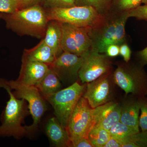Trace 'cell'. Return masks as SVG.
Returning a JSON list of instances; mask_svg holds the SVG:
<instances>
[{
	"label": "cell",
	"mask_w": 147,
	"mask_h": 147,
	"mask_svg": "<svg viewBox=\"0 0 147 147\" xmlns=\"http://www.w3.org/2000/svg\"><path fill=\"white\" fill-rule=\"evenodd\" d=\"M49 21L47 13L37 5L18 9L7 18L9 27L15 31L38 38L45 35Z\"/></svg>",
	"instance_id": "cell-1"
},
{
	"label": "cell",
	"mask_w": 147,
	"mask_h": 147,
	"mask_svg": "<svg viewBox=\"0 0 147 147\" xmlns=\"http://www.w3.org/2000/svg\"><path fill=\"white\" fill-rule=\"evenodd\" d=\"M47 14L49 21L92 29L100 26L104 21L102 14L90 6L52 7Z\"/></svg>",
	"instance_id": "cell-2"
},
{
	"label": "cell",
	"mask_w": 147,
	"mask_h": 147,
	"mask_svg": "<svg viewBox=\"0 0 147 147\" xmlns=\"http://www.w3.org/2000/svg\"><path fill=\"white\" fill-rule=\"evenodd\" d=\"M86 86V84L81 85L76 82L45 99L54 108L56 118L65 128L74 108L85 92Z\"/></svg>",
	"instance_id": "cell-3"
},
{
	"label": "cell",
	"mask_w": 147,
	"mask_h": 147,
	"mask_svg": "<svg viewBox=\"0 0 147 147\" xmlns=\"http://www.w3.org/2000/svg\"><path fill=\"white\" fill-rule=\"evenodd\" d=\"M4 87H7L11 90H14L13 93L16 97L24 99L28 102L33 122L31 125L25 127L28 133L35 131L46 110L44 98L35 86L24 85L16 80L8 82L0 79V88Z\"/></svg>",
	"instance_id": "cell-4"
},
{
	"label": "cell",
	"mask_w": 147,
	"mask_h": 147,
	"mask_svg": "<svg viewBox=\"0 0 147 147\" xmlns=\"http://www.w3.org/2000/svg\"><path fill=\"white\" fill-rule=\"evenodd\" d=\"M9 95L0 126V136H12L19 139L28 133L21 125L26 114L25 100L17 98L7 87H4Z\"/></svg>",
	"instance_id": "cell-5"
},
{
	"label": "cell",
	"mask_w": 147,
	"mask_h": 147,
	"mask_svg": "<svg viewBox=\"0 0 147 147\" xmlns=\"http://www.w3.org/2000/svg\"><path fill=\"white\" fill-rule=\"evenodd\" d=\"M93 109L85 98L82 96L79 99L66 128L72 147L80 140L88 138L90 131L95 125Z\"/></svg>",
	"instance_id": "cell-6"
},
{
	"label": "cell",
	"mask_w": 147,
	"mask_h": 147,
	"mask_svg": "<svg viewBox=\"0 0 147 147\" xmlns=\"http://www.w3.org/2000/svg\"><path fill=\"white\" fill-rule=\"evenodd\" d=\"M61 24L62 51L79 56L87 55L92 48L93 42L90 36L92 29L66 23Z\"/></svg>",
	"instance_id": "cell-7"
},
{
	"label": "cell",
	"mask_w": 147,
	"mask_h": 147,
	"mask_svg": "<svg viewBox=\"0 0 147 147\" xmlns=\"http://www.w3.org/2000/svg\"><path fill=\"white\" fill-rule=\"evenodd\" d=\"M115 84L126 94H146L147 93V78L141 69L127 64L118 65L113 74Z\"/></svg>",
	"instance_id": "cell-8"
},
{
	"label": "cell",
	"mask_w": 147,
	"mask_h": 147,
	"mask_svg": "<svg viewBox=\"0 0 147 147\" xmlns=\"http://www.w3.org/2000/svg\"><path fill=\"white\" fill-rule=\"evenodd\" d=\"M128 18V11H124L105 25L93 43L92 50L100 53H105L109 45L116 44L120 46L124 43L125 24Z\"/></svg>",
	"instance_id": "cell-9"
},
{
	"label": "cell",
	"mask_w": 147,
	"mask_h": 147,
	"mask_svg": "<svg viewBox=\"0 0 147 147\" xmlns=\"http://www.w3.org/2000/svg\"><path fill=\"white\" fill-rule=\"evenodd\" d=\"M111 68L108 56L92 49L85 56L78 76L82 83L87 84L109 73Z\"/></svg>",
	"instance_id": "cell-10"
},
{
	"label": "cell",
	"mask_w": 147,
	"mask_h": 147,
	"mask_svg": "<svg viewBox=\"0 0 147 147\" xmlns=\"http://www.w3.org/2000/svg\"><path fill=\"white\" fill-rule=\"evenodd\" d=\"M110 73L86 84V88L83 96L86 99L92 108L111 101L112 87Z\"/></svg>",
	"instance_id": "cell-11"
},
{
	"label": "cell",
	"mask_w": 147,
	"mask_h": 147,
	"mask_svg": "<svg viewBox=\"0 0 147 147\" xmlns=\"http://www.w3.org/2000/svg\"><path fill=\"white\" fill-rule=\"evenodd\" d=\"M86 55L79 56L63 52L58 56L50 66L57 72L60 79L76 78L79 76V71Z\"/></svg>",
	"instance_id": "cell-12"
},
{
	"label": "cell",
	"mask_w": 147,
	"mask_h": 147,
	"mask_svg": "<svg viewBox=\"0 0 147 147\" xmlns=\"http://www.w3.org/2000/svg\"><path fill=\"white\" fill-rule=\"evenodd\" d=\"M121 106L115 101L109 102L93 109L95 124L109 131L112 127L120 121Z\"/></svg>",
	"instance_id": "cell-13"
},
{
	"label": "cell",
	"mask_w": 147,
	"mask_h": 147,
	"mask_svg": "<svg viewBox=\"0 0 147 147\" xmlns=\"http://www.w3.org/2000/svg\"><path fill=\"white\" fill-rule=\"evenodd\" d=\"M49 69L50 66L46 64L22 59L20 75L16 81L24 85L35 86Z\"/></svg>",
	"instance_id": "cell-14"
},
{
	"label": "cell",
	"mask_w": 147,
	"mask_h": 147,
	"mask_svg": "<svg viewBox=\"0 0 147 147\" xmlns=\"http://www.w3.org/2000/svg\"><path fill=\"white\" fill-rule=\"evenodd\" d=\"M45 131L53 144L57 147H72V144L66 129L56 118L50 119L45 127Z\"/></svg>",
	"instance_id": "cell-15"
},
{
	"label": "cell",
	"mask_w": 147,
	"mask_h": 147,
	"mask_svg": "<svg viewBox=\"0 0 147 147\" xmlns=\"http://www.w3.org/2000/svg\"><path fill=\"white\" fill-rule=\"evenodd\" d=\"M58 57L55 51L42 40L32 49L25 50L22 59L42 63L50 65Z\"/></svg>",
	"instance_id": "cell-16"
},
{
	"label": "cell",
	"mask_w": 147,
	"mask_h": 147,
	"mask_svg": "<svg viewBox=\"0 0 147 147\" xmlns=\"http://www.w3.org/2000/svg\"><path fill=\"white\" fill-rule=\"evenodd\" d=\"M139 100L129 99L125 100L121 105L120 121L127 126L139 131Z\"/></svg>",
	"instance_id": "cell-17"
},
{
	"label": "cell",
	"mask_w": 147,
	"mask_h": 147,
	"mask_svg": "<svg viewBox=\"0 0 147 147\" xmlns=\"http://www.w3.org/2000/svg\"><path fill=\"white\" fill-rule=\"evenodd\" d=\"M60 79L57 72L50 66L49 71L35 87L46 99L60 90L61 85Z\"/></svg>",
	"instance_id": "cell-18"
},
{
	"label": "cell",
	"mask_w": 147,
	"mask_h": 147,
	"mask_svg": "<svg viewBox=\"0 0 147 147\" xmlns=\"http://www.w3.org/2000/svg\"><path fill=\"white\" fill-rule=\"evenodd\" d=\"M62 29L61 24L58 21H50L47 24L45 35L42 40L45 44L53 49L58 56L61 51Z\"/></svg>",
	"instance_id": "cell-19"
},
{
	"label": "cell",
	"mask_w": 147,
	"mask_h": 147,
	"mask_svg": "<svg viewBox=\"0 0 147 147\" xmlns=\"http://www.w3.org/2000/svg\"><path fill=\"white\" fill-rule=\"evenodd\" d=\"M111 137L108 130L95 124L89 133L88 138L95 147H103Z\"/></svg>",
	"instance_id": "cell-20"
},
{
	"label": "cell",
	"mask_w": 147,
	"mask_h": 147,
	"mask_svg": "<svg viewBox=\"0 0 147 147\" xmlns=\"http://www.w3.org/2000/svg\"><path fill=\"white\" fill-rule=\"evenodd\" d=\"M109 131L111 137L119 139L121 142L127 140L132 135L140 132V131L127 126L120 121L114 124Z\"/></svg>",
	"instance_id": "cell-21"
},
{
	"label": "cell",
	"mask_w": 147,
	"mask_h": 147,
	"mask_svg": "<svg viewBox=\"0 0 147 147\" xmlns=\"http://www.w3.org/2000/svg\"><path fill=\"white\" fill-rule=\"evenodd\" d=\"M111 1V0H75V5L90 6L101 14V12L107 8Z\"/></svg>",
	"instance_id": "cell-22"
},
{
	"label": "cell",
	"mask_w": 147,
	"mask_h": 147,
	"mask_svg": "<svg viewBox=\"0 0 147 147\" xmlns=\"http://www.w3.org/2000/svg\"><path fill=\"white\" fill-rule=\"evenodd\" d=\"M20 9L19 0H0V12L11 14Z\"/></svg>",
	"instance_id": "cell-23"
},
{
	"label": "cell",
	"mask_w": 147,
	"mask_h": 147,
	"mask_svg": "<svg viewBox=\"0 0 147 147\" xmlns=\"http://www.w3.org/2000/svg\"><path fill=\"white\" fill-rule=\"evenodd\" d=\"M141 115L139 117V127L142 131L147 130V98L139 100Z\"/></svg>",
	"instance_id": "cell-24"
},
{
	"label": "cell",
	"mask_w": 147,
	"mask_h": 147,
	"mask_svg": "<svg viewBox=\"0 0 147 147\" xmlns=\"http://www.w3.org/2000/svg\"><path fill=\"white\" fill-rule=\"evenodd\" d=\"M143 0H116L118 8L124 11H128L140 5Z\"/></svg>",
	"instance_id": "cell-25"
},
{
	"label": "cell",
	"mask_w": 147,
	"mask_h": 147,
	"mask_svg": "<svg viewBox=\"0 0 147 147\" xmlns=\"http://www.w3.org/2000/svg\"><path fill=\"white\" fill-rule=\"evenodd\" d=\"M128 15L129 17H134L140 20L147 21V4L139 5L136 8L128 11Z\"/></svg>",
	"instance_id": "cell-26"
},
{
	"label": "cell",
	"mask_w": 147,
	"mask_h": 147,
	"mask_svg": "<svg viewBox=\"0 0 147 147\" xmlns=\"http://www.w3.org/2000/svg\"><path fill=\"white\" fill-rule=\"evenodd\" d=\"M128 140L134 142L139 147H147V130L132 135Z\"/></svg>",
	"instance_id": "cell-27"
},
{
	"label": "cell",
	"mask_w": 147,
	"mask_h": 147,
	"mask_svg": "<svg viewBox=\"0 0 147 147\" xmlns=\"http://www.w3.org/2000/svg\"><path fill=\"white\" fill-rule=\"evenodd\" d=\"M53 6V7H67L75 5V0H47Z\"/></svg>",
	"instance_id": "cell-28"
},
{
	"label": "cell",
	"mask_w": 147,
	"mask_h": 147,
	"mask_svg": "<svg viewBox=\"0 0 147 147\" xmlns=\"http://www.w3.org/2000/svg\"><path fill=\"white\" fill-rule=\"evenodd\" d=\"M120 54L125 62H128L131 58V51L126 43H123L120 45Z\"/></svg>",
	"instance_id": "cell-29"
},
{
	"label": "cell",
	"mask_w": 147,
	"mask_h": 147,
	"mask_svg": "<svg viewBox=\"0 0 147 147\" xmlns=\"http://www.w3.org/2000/svg\"><path fill=\"white\" fill-rule=\"evenodd\" d=\"M105 53L108 57H117L120 54V46L116 44L110 45L107 47Z\"/></svg>",
	"instance_id": "cell-30"
},
{
	"label": "cell",
	"mask_w": 147,
	"mask_h": 147,
	"mask_svg": "<svg viewBox=\"0 0 147 147\" xmlns=\"http://www.w3.org/2000/svg\"><path fill=\"white\" fill-rule=\"evenodd\" d=\"M122 142L119 139L111 137L103 147H121Z\"/></svg>",
	"instance_id": "cell-31"
},
{
	"label": "cell",
	"mask_w": 147,
	"mask_h": 147,
	"mask_svg": "<svg viewBox=\"0 0 147 147\" xmlns=\"http://www.w3.org/2000/svg\"><path fill=\"white\" fill-rule=\"evenodd\" d=\"M74 147H94L88 138H84L80 140L74 145Z\"/></svg>",
	"instance_id": "cell-32"
},
{
	"label": "cell",
	"mask_w": 147,
	"mask_h": 147,
	"mask_svg": "<svg viewBox=\"0 0 147 147\" xmlns=\"http://www.w3.org/2000/svg\"><path fill=\"white\" fill-rule=\"evenodd\" d=\"M39 0H19L20 9L35 5L34 4Z\"/></svg>",
	"instance_id": "cell-33"
},
{
	"label": "cell",
	"mask_w": 147,
	"mask_h": 147,
	"mask_svg": "<svg viewBox=\"0 0 147 147\" xmlns=\"http://www.w3.org/2000/svg\"><path fill=\"white\" fill-rule=\"evenodd\" d=\"M139 55L142 61L144 63L147 64V47L140 51Z\"/></svg>",
	"instance_id": "cell-34"
},
{
	"label": "cell",
	"mask_w": 147,
	"mask_h": 147,
	"mask_svg": "<svg viewBox=\"0 0 147 147\" xmlns=\"http://www.w3.org/2000/svg\"><path fill=\"white\" fill-rule=\"evenodd\" d=\"M121 147H139L136 143L130 140H127L122 142Z\"/></svg>",
	"instance_id": "cell-35"
},
{
	"label": "cell",
	"mask_w": 147,
	"mask_h": 147,
	"mask_svg": "<svg viewBox=\"0 0 147 147\" xmlns=\"http://www.w3.org/2000/svg\"><path fill=\"white\" fill-rule=\"evenodd\" d=\"M142 3L145 4H147V0H143Z\"/></svg>",
	"instance_id": "cell-36"
}]
</instances>
